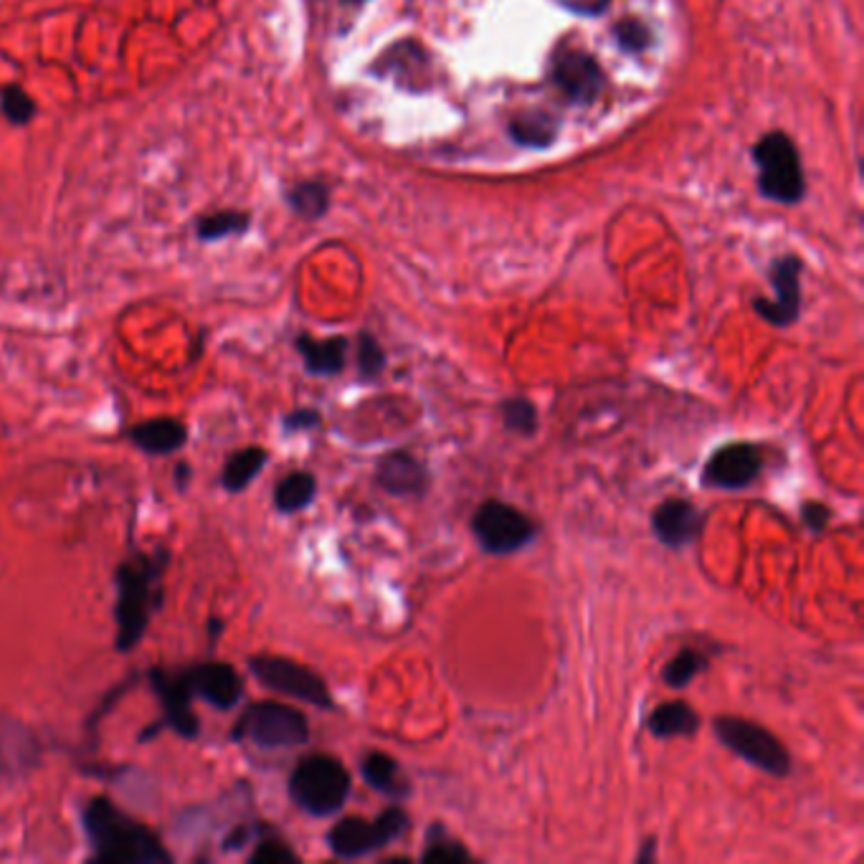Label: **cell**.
Listing matches in <instances>:
<instances>
[{
  "label": "cell",
  "instance_id": "obj_1",
  "mask_svg": "<svg viewBox=\"0 0 864 864\" xmlns=\"http://www.w3.org/2000/svg\"><path fill=\"white\" fill-rule=\"evenodd\" d=\"M84 829L95 857L110 864H160L171 862V854L145 824L122 814L110 799H91L84 812Z\"/></svg>",
  "mask_w": 864,
  "mask_h": 864
},
{
  "label": "cell",
  "instance_id": "obj_2",
  "mask_svg": "<svg viewBox=\"0 0 864 864\" xmlns=\"http://www.w3.org/2000/svg\"><path fill=\"white\" fill-rule=\"evenodd\" d=\"M160 576L163 561L137 555L120 565L117 571V649L129 652L148 629L152 609L160 603Z\"/></svg>",
  "mask_w": 864,
  "mask_h": 864
},
{
  "label": "cell",
  "instance_id": "obj_3",
  "mask_svg": "<svg viewBox=\"0 0 864 864\" xmlns=\"http://www.w3.org/2000/svg\"><path fill=\"white\" fill-rule=\"evenodd\" d=\"M353 781L338 759L312 753L297 763L289 776V797L310 816L338 814L350 797Z\"/></svg>",
  "mask_w": 864,
  "mask_h": 864
},
{
  "label": "cell",
  "instance_id": "obj_4",
  "mask_svg": "<svg viewBox=\"0 0 864 864\" xmlns=\"http://www.w3.org/2000/svg\"><path fill=\"white\" fill-rule=\"evenodd\" d=\"M753 160L759 167V188L768 201L793 205L804 198L806 178L801 171L799 150L789 135H763L753 148Z\"/></svg>",
  "mask_w": 864,
  "mask_h": 864
},
{
  "label": "cell",
  "instance_id": "obj_5",
  "mask_svg": "<svg viewBox=\"0 0 864 864\" xmlns=\"http://www.w3.org/2000/svg\"><path fill=\"white\" fill-rule=\"evenodd\" d=\"M713 730L715 738L721 740V746L728 748L730 753H736L738 759L751 763V766L761 768L763 774L774 778H786L791 774V753L763 725L746 721V717L723 715L715 717Z\"/></svg>",
  "mask_w": 864,
  "mask_h": 864
},
{
  "label": "cell",
  "instance_id": "obj_6",
  "mask_svg": "<svg viewBox=\"0 0 864 864\" xmlns=\"http://www.w3.org/2000/svg\"><path fill=\"white\" fill-rule=\"evenodd\" d=\"M411 829L409 814L401 806L386 809L376 822L363 816H346L327 831V847L340 860H361L384 850Z\"/></svg>",
  "mask_w": 864,
  "mask_h": 864
},
{
  "label": "cell",
  "instance_id": "obj_7",
  "mask_svg": "<svg viewBox=\"0 0 864 864\" xmlns=\"http://www.w3.org/2000/svg\"><path fill=\"white\" fill-rule=\"evenodd\" d=\"M234 738L259 748H297L310 740V725L304 713L285 702H254L236 723Z\"/></svg>",
  "mask_w": 864,
  "mask_h": 864
},
{
  "label": "cell",
  "instance_id": "obj_8",
  "mask_svg": "<svg viewBox=\"0 0 864 864\" xmlns=\"http://www.w3.org/2000/svg\"><path fill=\"white\" fill-rule=\"evenodd\" d=\"M472 533L487 555H512L530 546L538 525L508 502L487 500L474 510Z\"/></svg>",
  "mask_w": 864,
  "mask_h": 864
},
{
  "label": "cell",
  "instance_id": "obj_9",
  "mask_svg": "<svg viewBox=\"0 0 864 864\" xmlns=\"http://www.w3.org/2000/svg\"><path fill=\"white\" fill-rule=\"evenodd\" d=\"M249 667L254 672L259 683L270 687V690H277L281 694H287V698L310 702V705L315 708L335 710L333 694L327 690L325 679L300 662L287 660V656L264 654V656H254V660L249 662Z\"/></svg>",
  "mask_w": 864,
  "mask_h": 864
},
{
  "label": "cell",
  "instance_id": "obj_10",
  "mask_svg": "<svg viewBox=\"0 0 864 864\" xmlns=\"http://www.w3.org/2000/svg\"><path fill=\"white\" fill-rule=\"evenodd\" d=\"M801 259L793 254L778 256L771 264V287H774V300L755 297L753 310L761 320H766L774 327H789L801 315Z\"/></svg>",
  "mask_w": 864,
  "mask_h": 864
},
{
  "label": "cell",
  "instance_id": "obj_11",
  "mask_svg": "<svg viewBox=\"0 0 864 864\" xmlns=\"http://www.w3.org/2000/svg\"><path fill=\"white\" fill-rule=\"evenodd\" d=\"M763 472V454L755 443L732 441L725 443L708 459L705 469H702V485L710 489H743L753 485Z\"/></svg>",
  "mask_w": 864,
  "mask_h": 864
},
{
  "label": "cell",
  "instance_id": "obj_12",
  "mask_svg": "<svg viewBox=\"0 0 864 864\" xmlns=\"http://www.w3.org/2000/svg\"><path fill=\"white\" fill-rule=\"evenodd\" d=\"M553 84L571 102L591 104L603 87V72L591 53L563 49L553 59Z\"/></svg>",
  "mask_w": 864,
  "mask_h": 864
},
{
  "label": "cell",
  "instance_id": "obj_13",
  "mask_svg": "<svg viewBox=\"0 0 864 864\" xmlns=\"http://www.w3.org/2000/svg\"><path fill=\"white\" fill-rule=\"evenodd\" d=\"M702 530H705V512L683 497H669L652 512L654 538L667 548L690 546Z\"/></svg>",
  "mask_w": 864,
  "mask_h": 864
},
{
  "label": "cell",
  "instance_id": "obj_14",
  "mask_svg": "<svg viewBox=\"0 0 864 864\" xmlns=\"http://www.w3.org/2000/svg\"><path fill=\"white\" fill-rule=\"evenodd\" d=\"M378 487L391 497H424L429 492L431 474L422 459L411 451H391L376 466Z\"/></svg>",
  "mask_w": 864,
  "mask_h": 864
},
{
  "label": "cell",
  "instance_id": "obj_15",
  "mask_svg": "<svg viewBox=\"0 0 864 864\" xmlns=\"http://www.w3.org/2000/svg\"><path fill=\"white\" fill-rule=\"evenodd\" d=\"M183 677H186L190 692L201 694V698L205 702H211L213 708L231 710L236 702H241L243 685L239 672H236L231 664H221V662L198 664V667L183 672Z\"/></svg>",
  "mask_w": 864,
  "mask_h": 864
},
{
  "label": "cell",
  "instance_id": "obj_16",
  "mask_svg": "<svg viewBox=\"0 0 864 864\" xmlns=\"http://www.w3.org/2000/svg\"><path fill=\"white\" fill-rule=\"evenodd\" d=\"M150 683L155 687L160 702H163L165 710V725L178 732L183 738H196L198 736V717L190 708V687L186 685V677L183 672L173 675V672L165 669H152L150 672Z\"/></svg>",
  "mask_w": 864,
  "mask_h": 864
},
{
  "label": "cell",
  "instance_id": "obj_17",
  "mask_svg": "<svg viewBox=\"0 0 864 864\" xmlns=\"http://www.w3.org/2000/svg\"><path fill=\"white\" fill-rule=\"evenodd\" d=\"M361 771L365 784H368L373 791L384 793V797H388L391 801H403L411 797L409 778L403 776L401 763L396 761L393 755H388L384 751H373L363 759Z\"/></svg>",
  "mask_w": 864,
  "mask_h": 864
},
{
  "label": "cell",
  "instance_id": "obj_18",
  "mask_svg": "<svg viewBox=\"0 0 864 864\" xmlns=\"http://www.w3.org/2000/svg\"><path fill=\"white\" fill-rule=\"evenodd\" d=\"M297 350H300L304 368H308L312 376H340L346 371V358H348V340L346 338H327V340H315L310 335H300L297 338Z\"/></svg>",
  "mask_w": 864,
  "mask_h": 864
},
{
  "label": "cell",
  "instance_id": "obj_19",
  "mask_svg": "<svg viewBox=\"0 0 864 864\" xmlns=\"http://www.w3.org/2000/svg\"><path fill=\"white\" fill-rule=\"evenodd\" d=\"M700 715L692 705H687L683 700H672L662 702L652 710L649 715L647 728L654 738L660 740H672V738H690L700 730Z\"/></svg>",
  "mask_w": 864,
  "mask_h": 864
},
{
  "label": "cell",
  "instance_id": "obj_20",
  "mask_svg": "<svg viewBox=\"0 0 864 864\" xmlns=\"http://www.w3.org/2000/svg\"><path fill=\"white\" fill-rule=\"evenodd\" d=\"M129 439L148 454H173V451L186 447L188 429L186 424L175 422V418H155V422L135 426Z\"/></svg>",
  "mask_w": 864,
  "mask_h": 864
},
{
  "label": "cell",
  "instance_id": "obj_21",
  "mask_svg": "<svg viewBox=\"0 0 864 864\" xmlns=\"http://www.w3.org/2000/svg\"><path fill=\"white\" fill-rule=\"evenodd\" d=\"M251 226V213L239 209H221L213 213H205L196 221V236L198 241H221L228 236L247 234Z\"/></svg>",
  "mask_w": 864,
  "mask_h": 864
},
{
  "label": "cell",
  "instance_id": "obj_22",
  "mask_svg": "<svg viewBox=\"0 0 864 864\" xmlns=\"http://www.w3.org/2000/svg\"><path fill=\"white\" fill-rule=\"evenodd\" d=\"M317 494V479L310 472H292L274 489V504L285 515L308 510Z\"/></svg>",
  "mask_w": 864,
  "mask_h": 864
},
{
  "label": "cell",
  "instance_id": "obj_23",
  "mask_svg": "<svg viewBox=\"0 0 864 864\" xmlns=\"http://www.w3.org/2000/svg\"><path fill=\"white\" fill-rule=\"evenodd\" d=\"M285 201L300 218L317 221L330 209V188L320 180H302L287 190Z\"/></svg>",
  "mask_w": 864,
  "mask_h": 864
},
{
  "label": "cell",
  "instance_id": "obj_24",
  "mask_svg": "<svg viewBox=\"0 0 864 864\" xmlns=\"http://www.w3.org/2000/svg\"><path fill=\"white\" fill-rule=\"evenodd\" d=\"M266 459H270V454H266V449L262 447H247L236 451V454L226 462L221 481H224L228 492H241V489H247L251 485V479L264 469Z\"/></svg>",
  "mask_w": 864,
  "mask_h": 864
},
{
  "label": "cell",
  "instance_id": "obj_25",
  "mask_svg": "<svg viewBox=\"0 0 864 864\" xmlns=\"http://www.w3.org/2000/svg\"><path fill=\"white\" fill-rule=\"evenodd\" d=\"M510 135L525 148H548L558 137V122L546 112H525L512 120Z\"/></svg>",
  "mask_w": 864,
  "mask_h": 864
},
{
  "label": "cell",
  "instance_id": "obj_26",
  "mask_svg": "<svg viewBox=\"0 0 864 864\" xmlns=\"http://www.w3.org/2000/svg\"><path fill=\"white\" fill-rule=\"evenodd\" d=\"M422 862H439V864H466L474 862L472 852L454 839L441 822H434L426 831V847L422 852Z\"/></svg>",
  "mask_w": 864,
  "mask_h": 864
},
{
  "label": "cell",
  "instance_id": "obj_27",
  "mask_svg": "<svg viewBox=\"0 0 864 864\" xmlns=\"http://www.w3.org/2000/svg\"><path fill=\"white\" fill-rule=\"evenodd\" d=\"M708 669V656L698 652V649H683L667 662V667L662 672V679L669 687H687L700 672Z\"/></svg>",
  "mask_w": 864,
  "mask_h": 864
},
{
  "label": "cell",
  "instance_id": "obj_28",
  "mask_svg": "<svg viewBox=\"0 0 864 864\" xmlns=\"http://www.w3.org/2000/svg\"><path fill=\"white\" fill-rule=\"evenodd\" d=\"M502 424L504 429L519 436H533L538 431V409L525 396H512L502 403Z\"/></svg>",
  "mask_w": 864,
  "mask_h": 864
},
{
  "label": "cell",
  "instance_id": "obj_29",
  "mask_svg": "<svg viewBox=\"0 0 864 864\" xmlns=\"http://www.w3.org/2000/svg\"><path fill=\"white\" fill-rule=\"evenodd\" d=\"M0 112L3 117L11 122V125H28L30 120L38 114V107L34 102V97L28 95L26 89L18 87V84H5L0 89Z\"/></svg>",
  "mask_w": 864,
  "mask_h": 864
},
{
  "label": "cell",
  "instance_id": "obj_30",
  "mask_svg": "<svg viewBox=\"0 0 864 864\" xmlns=\"http://www.w3.org/2000/svg\"><path fill=\"white\" fill-rule=\"evenodd\" d=\"M386 371V350L380 348V342L373 338L371 333H361L358 338V376L363 384L380 378V373Z\"/></svg>",
  "mask_w": 864,
  "mask_h": 864
},
{
  "label": "cell",
  "instance_id": "obj_31",
  "mask_svg": "<svg viewBox=\"0 0 864 864\" xmlns=\"http://www.w3.org/2000/svg\"><path fill=\"white\" fill-rule=\"evenodd\" d=\"M251 864H295L297 854L289 850V844L279 839H264L256 844V850L249 857Z\"/></svg>",
  "mask_w": 864,
  "mask_h": 864
},
{
  "label": "cell",
  "instance_id": "obj_32",
  "mask_svg": "<svg viewBox=\"0 0 864 864\" xmlns=\"http://www.w3.org/2000/svg\"><path fill=\"white\" fill-rule=\"evenodd\" d=\"M614 36H616L618 46H622V49H626V51H641V49H647L649 41H652V34H649V28L644 26V23H639V21L618 23V26L614 28Z\"/></svg>",
  "mask_w": 864,
  "mask_h": 864
},
{
  "label": "cell",
  "instance_id": "obj_33",
  "mask_svg": "<svg viewBox=\"0 0 864 864\" xmlns=\"http://www.w3.org/2000/svg\"><path fill=\"white\" fill-rule=\"evenodd\" d=\"M801 523H804V527L812 535H822L831 523V510L824 502L809 500L801 508Z\"/></svg>",
  "mask_w": 864,
  "mask_h": 864
},
{
  "label": "cell",
  "instance_id": "obj_34",
  "mask_svg": "<svg viewBox=\"0 0 864 864\" xmlns=\"http://www.w3.org/2000/svg\"><path fill=\"white\" fill-rule=\"evenodd\" d=\"M317 424H320V411H315V409H300V411H292V414L285 416V431H289V434L315 429Z\"/></svg>",
  "mask_w": 864,
  "mask_h": 864
},
{
  "label": "cell",
  "instance_id": "obj_35",
  "mask_svg": "<svg viewBox=\"0 0 864 864\" xmlns=\"http://www.w3.org/2000/svg\"><path fill=\"white\" fill-rule=\"evenodd\" d=\"M565 11L578 13V15H601L606 11L611 0H558Z\"/></svg>",
  "mask_w": 864,
  "mask_h": 864
},
{
  "label": "cell",
  "instance_id": "obj_36",
  "mask_svg": "<svg viewBox=\"0 0 864 864\" xmlns=\"http://www.w3.org/2000/svg\"><path fill=\"white\" fill-rule=\"evenodd\" d=\"M251 839V827H236L231 835L224 839V850H241Z\"/></svg>",
  "mask_w": 864,
  "mask_h": 864
},
{
  "label": "cell",
  "instance_id": "obj_37",
  "mask_svg": "<svg viewBox=\"0 0 864 864\" xmlns=\"http://www.w3.org/2000/svg\"><path fill=\"white\" fill-rule=\"evenodd\" d=\"M654 857H656V842H654V839H647V842L641 844L639 854H637V862L647 864V862H652Z\"/></svg>",
  "mask_w": 864,
  "mask_h": 864
},
{
  "label": "cell",
  "instance_id": "obj_38",
  "mask_svg": "<svg viewBox=\"0 0 864 864\" xmlns=\"http://www.w3.org/2000/svg\"><path fill=\"white\" fill-rule=\"evenodd\" d=\"M342 3H363V0H342Z\"/></svg>",
  "mask_w": 864,
  "mask_h": 864
}]
</instances>
